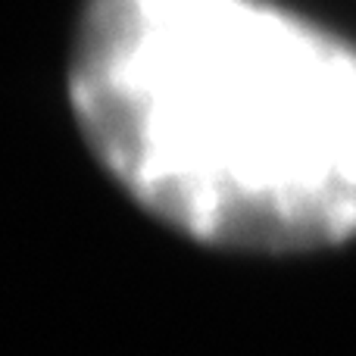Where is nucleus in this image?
Instances as JSON below:
<instances>
[{
	"instance_id": "1",
	"label": "nucleus",
	"mask_w": 356,
	"mask_h": 356,
	"mask_svg": "<svg viewBox=\"0 0 356 356\" xmlns=\"http://www.w3.org/2000/svg\"><path fill=\"white\" fill-rule=\"evenodd\" d=\"M75 122L154 219L219 250L356 241V47L266 0H88Z\"/></svg>"
}]
</instances>
